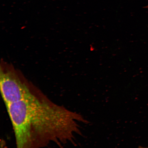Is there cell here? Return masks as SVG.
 <instances>
[{
  "label": "cell",
  "mask_w": 148,
  "mask_h": 148,
  "mask_svg": "<svg viewBox=\"0 0 148 148\" xmlns=\"http://www.w3.org/2000/svg\"><path fill=\"white\" fill-rule=\"evenodd\" d=\"M12 126L16 148L61 147L73 143L80 134L79 123H88L80 114L57 104L39 92L5 105Z\"/></svg>",
  "instance_id": "cell-1"
},
{
  "label": "cell",
  "mask_w": 148,
  "mask_h": 148,
  "mask_svg": "<svg viewBox=\"0 0 148 148\" xmlns=\"http://www.w3.org/2000/svg\"><path fill=\"white\" fill-rule=\"evenodd\" d=\"M0 88L5 105L27 99L37 92L21 81L14 72L1 68Z\"/></svg>",
  "instance_id": "cell-2"
},
{
  "label": "cell",
  "mask_w": 148,
  "mask_h": 148,
  "mask_svg": "<svg viewBox=\"0 0 148 148\" xmlns=\"http://www.w3.org/2000/svg\"><path fill=\"white\" fill-rule=\"evenodd\" d=\"M144 8L148 9V5H146V6L144 7Z\"/></svg>",
  "instance_id": "cell-3"
},
{
  "label": "cell",
  "mask_w": 148,
  "mask_h": 148,
  "mask_svg": "<svg viewBox=\"0 0 148 148\" xmlns=\"http://www.w3.org/2000/svg\"><path fill=\"white\" fill-rule=\"evenodd\" d=\"M138 148H148L147 147H138Z\"/></svg>",
  "instance_id": "cell-4"
}]
</instances>
